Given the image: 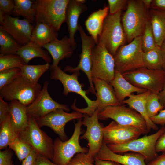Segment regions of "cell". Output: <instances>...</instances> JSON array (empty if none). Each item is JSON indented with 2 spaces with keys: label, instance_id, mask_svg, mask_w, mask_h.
Here are the masks:
<instances>
[{
  "label": "cell",
  "instance_id": "obj_1",
  "mask_svg": "<svg viewBox=\"0 0 165 165\" xmlns=\"http://www.w3.org/2000/svg\"><path fill=\"white\" fill-rule=\"evenodd\" d=\"M50 78L51 79L59 81L64 88L63 94L67 96L69 93L74 92L81 96L87 104V107L85 108H80L75 105L74 101L71 107L75 111L79 112L82 114L91 116L97 110L98 101L96 99L92 100L86 95L87 92L83 90V85L80 84L78 81L79 72L73 73L72 75L66 73L63 71L61 67L58 66L55 68H50Z\"/></svg>",
  "mask_w": 165,
  "mask_h": 165
},
{
  "label": "cell",
  "instance_id": "obj_2",
  "mask_svg": "<svg viewBox=\"0 0 165 165\" xmlns=\"http://www.w3.org/2000/svg\"><path fill=\"white\" fill-rule=\"evenodd\" d=\"M127 4L122 22L129 43L136 38L142 36L146 23L149 20V14L142 0H128Z\"/></svg>",
  "mask_w": 165,
  "mask_h": 165
},
{
  "label": "cell",
  "instance_id": "obj_3",
  "mask_svg": "<svg viewBox=\"0 0 165 165\" xmlns=\"http://www.w3.org/2000/svg\"><path fill=\"white\" fill-rule=\"evenodd\" d=\"M69 0L34 1L35 22L43 23L59 31L66 22V11Z\"/></svg>",
  "mask_w": 165,
  "mask_h": 165
},
{
  "label": "cell",
  "instance_id": "obj_4",
  "mask_svg": "<svg viewBox=\"0 0 165 165\" xmlns=\"http://www.w3.org/2000/svg\"><path fill=\"white\" fill-rule=\"evenodd\" d=\"M122 11L108 15L98 38L97 44L105 47L113 57L118 49L124 45L127 40L121 22Z\"/></svg>",
  "mask_w": 165,
  "mask_h": 165
},
{
  "label": "cell",
  "instance_id": "obj_5",
  "mask_svg": "<svg viewBox=\"0 0 165 165\" xmlns=\"http://www.w3.org/2000/svg\"><path fill=\"white\" fill-rule=\"evenodd\" d=\"M42 88L39 83H33L21 74L0 89V97L8 101L16 100L28 106L36 99Z\"/></svg>",
  "mask_w": 165,
  "mask_h": 165
},
{
  "label": "cell",
  "instance_id": "obj_6",
  "mask_svg": "<svg viewBox=\"0 0 165 165\" xmlns=\"http://www.w3.org/2000/svg\"><path fill=\"white\" fill-rule=\"evenodd\" d=\"M141 36L120 46L114 56L115 70L122 74L144 67Z\"/></svg>",
  "mask_w": 165,
  "mask_h": 165
},
{
  "label": "cell",
  "instance_id": "obj_7",
  "mask_svg": "<svg viewBox=\"0 0 165 165\" xmlns=\"http://www.w3.org/2000/svg\"><path fill=\"white\" fill-rule=\"evenodd\" d=\"M19 136L39 155L52 160L54 154L53 141L40 129L33 117L29 115L28 125Z\"/></svg>",
  "mask_w": 165,
  "mask_h": 165
},
{
  "label": "cell",
  "instance_id": "obj_8",
  "mask_svg": "<svg viewBox=\"0 0 165 165\" xmlns=\"http://www.w3.org/2000/svg\"><path fill=\"white\" fill-rule=\"evenodd\" d=\"M82 125V119L75 123L74 132L71 138L65 141L57 138L53 141L54 154L52 161L57 165H67L76 154L87 153L88 149L82 147L79 142Z\"/></svg>",
  "mask_w": 165,
  "mask_h": 165
},
{
  "label": "cell",
  "instance_id": "obj_9",
  "mask_svg": "<svg viewBox=\"0 0 165 165\" xmlns=\"http://www.w3.org/2000/svg\"><path fill=\"white\" fill-rule=\"evenodd\" d=\"M98 118L101 120L111 119L120 125L136 127L142 134H147L150 130L142 116L123 104L106 107L98 113Z\"/></svg>",
  "mask_w": 165,
  "mask_h": 165
},
{
  "label": "cell",
  "instance_id": "obj_10",
  "mask_svg": "<svg viewBox=\"0 0 165 165\" xmlns=\"http://www.w3.org/2000/svg\"><path fill=\"white\" fill-rule=\"evenodd\" d=\"M165 130V126H163L155 133L149 135L134 139L125 144L107 145L115 153L119 154L133 152L141 155L146 160H152L158 156L156 149V144Z\"/></svg>",
  "mask_w": 165,
  "mask_h": 165
},
{
  "label": "cell",
  "instance_id": "obj_11",
  "mask_svg": "<svg viewBox=\"0 0 165 165\" xmlns=\"http://www.w3.org/2000/svg\"><path fill=\"white\" fill-rule=\"evenodd\" d=\"M122 74L136 87L157 94L165 82V71L163 69L152 70L143 67Z\"/></svg>",
  "mask_w": 165,
  "mask_h": 165
},
{
  "label": "cell",
  "instance_id": "obj_12",
  "mask_svg": "<svg viewBox=\"0 0 165 165\" xmlns=\"http://www.w3.org/2000/svg\"><path fill=\"white\" fill-rule=\"evenodd\" d=\"M115 72L114 57L103 46L96 44L92 52L91 75L109 83Z\"/></svg>",
  "mask_w": 165,
  "mask_h": 165
},
{
  "label": "cell",
  "instance_id": "obj_13",
  "mask_svg": "<svg viewBox=\"0 0 165 165\" xmlns=\"http://www.w3.org/2000/svg\"><path fill=\"white\" fill-rule=\"evenodd\" d=\"M81 40L82 51L79 55L80 60L77 66L73 67L70 65L65 66L64 72L74 73L82 71L86 75L90 84L89 91L96 95V92L92 81L91 75L92 52L97 44L91 36L87 35L80 24H79L78 30Z\"/></svg>",
  "mask_w": 165,
  "mask_h": 165
},
{
  "label": "cell",
  "instance_id": "obj_14",
  "mask_svg": "<svg viewBox=\"0 0 165 165\" xmlns=\"http://www.w3.org/2000/svg\"><path fill=\"white\" fill-rule=\"evenodd\" d=\"M98 111L97 110L91 116L84 114L82 125L86 127V132L80 138L88 141L87 154L95 158L99 152L103 143V127L99 123Z\"/></svg>",
  "mask_w": 165,
  "mask_h": 165
},
{
  "label": "cell",
  "instance_id": "obj_15",
  "mask_svg": "<svg viewBox=\"0 0 165 165\" xmlns=\"http://www.w3.org/2000/svg\"><path fill=\"white\" fill-rule=\"evenodd\" d=\"M84 115V114L78 111L68 113L63 109H58L36 120L40 128L43 126L49 127L62 140L65 141L68 138L64 131L66 124L72 120L82 119Z\"/></svg>",
  "mask_w": 165,
  "mask_h": 165
},
{
  "label": "cell",
  "instance_id": "obj_16",
  "mask_svg": "<svg viewBox=\"0 0 165 165\" xmlns=\"http://www.w3.org/2000/svg\"><path fill=\"white\" fill-rule=\"evenodd\" d=\"M49 82L45 81L39 94L35 100L27 106L28 113L36 119L41 118L50 112L58 109L66 112L70 111L68 106L58 103L50 96L48 91Z\"/></svg>",
  "mask_w": 165,
  "mask_h": 165
},
{
  "label": "cell",
  "instance_id": "obj_17",
  "mask_svg": "<svg viewBox=\"0 0 165 165\" xmlns=\"http://www.w3.org/2000/svg\"><path fill=\"white\" fill-rule=\"evenodd\" d=\"M0 24V28L9 34L21 46L30 41L34 27L26 19H20L18 17L6 15Z\"/></svg>",
  "mask_w": 165,
  "mask_h": 165
},
{
  "label": "cell",
  "instance_id": "obj_18",
  "mask_svg": "<svg viewBox=\"0 0 165 165\" xmlns=\"http://www.w3.org/2000/svg\"><path fill=\"white\" fill-rule=\"evenodd\" d=\"M103 143L108 144H121L138 138L142 134L138 129L120 125L113 121L103 127Z\"/></svg>",
  "mask_w": 165,
  "mask_h": 165
},
{
  "label": "cell",
  "instance_id": "obj_19",
  "mask_svg": "<svg viewBox=\"0 0 165 165\" xmlns=\"http://www.w3.org/2000/svg\"><path fill=\"white\" fill-rule=\"evenodd\" d=\"M85 0H69L66 11V20L69 38L75 49L77 47L75 36L78 30V21L80 15L87 9Z\"/></svg>",
  "mask_w": 165,
  "mask_h": 165
},
{
  "label": "cell",
  "instance_id": "obj_20",
  "mask_svg": "<svg viewBox=\"0 0 165 165\" xmlns=\"http://www.w3.org/2000/svg\"><path fill=\"white\" fill-rule=\"evenodd\" d=\"M43 47L50 53L53 59V63L50 69L58 66L61 60L71 57L75 50L69 37L66 35L61 40L58 38L54 40Z\"/></svg>",
  "mask_w": 165,
  "mask_h": 165
},
{
  "label": "cell",
  "instance_id": "obj_21",
  "mask_svg": "<svg viewBox=\"0 0 165 165\" xmlns=\"http://www.w3.org/2000/svg\"><path fill=\"white\" fill-rule=\"evenodd\" d=\"M95 158L112 161L122 165H147L145 162V158L141 155L135 152L123 154L116 153L111 150L104 143Z\"/></svg>",
  "mask_w": 165,
  "mask_h": 165
},
{
  "label": "cell",
  "instance_id": "obj_22",
  "mask_svg": "<svg viewBox=\"0 0 165 165\" xmlns=\"http://www.w3.org/2000/svg\"><path fill=\"white\" fill-rule=\"evenodd\" d=\"M98 101L97 110L99 112L106 107L121 104L118 100L114 89L109 83L100 79L92 77Z\"/></svg>",
  "mask_w": 165,
  "mask_h": 165
},
{
  "label": "cell",
  "instance_id": "obj_23",
  "mask_svg": "<svg viewBox=\"0 0 165 165\" xmlns=\"http://www.w3.org/2000/svg\"><path fill=\"white\" fill-rule=\"evenodd\" d=\"M109 84L113 88L117 98L121 104L127 97H129L133 93L141 94L147 90L134 86L116 70L114 78Z\"/></svg>",
  "mask_w": 165,
  "mask_h": 165
},
{
  "label": "cell",
  "instance_id": "obj_24",
  "mask_svg": "<svg viewBox=\"0 0 165 165\" xmlns=\"http://www.w3.org/2000/svg\"><path fill=\"white\" fill-rule=\"evenodd\" d=\"M9 105L11 123L19 135L28 125L29 115L27 106L16 100L10 101Z\"/></svg>",
  "mask_w": 165,
  "mask_h": 165
},
{
  "label": "cell",
  "instance_id": "obj_25",
  "mask_svg": "<svg viewBox=\"0 0 165 165\" xmlns=\"http://www.w3.org/2000/svg\"><path fill=\"white\" fill-rule=\"evenodd\" d=\"M150 92L147 90L137 94H132L123 101L122 104H127L130 108L135 110L142 116L150 130H157L158 129L157 126L151 120L148 116L146 107V99Z\"/></svg>",
  "mask_w": 165,
  "mask_h": 165
},
{
  "label": "cell",
  "instance_id": "obj_26",
  "mask_svg": "<svg viewBox=\"0 0 165 165\" xmlns=\"http://www.w3.org/2000/svg\"><path fill=\"white\" fill-rule=\"evenodd\" d=\"M108 6H105L92 13L85 21L86 30L97 44L98 37L102 30L104 20L108 15Z\"/></svg>",
  "mask_w": 165,
  "mask_h": 165
},
{
  "label": "cell",
  "instance_id": "obj_27",
  "mask_svg": "<svg viewBox=\"0 0 165 165\" xmlns=\"http://www.w3.org/2000/svg\"><path fill=\"white\" fill-rule=\"evenodd\" d=\"M57 31L53 27L43 23H38L32 32L31 41L42 47L58 38Z\"/></svg>",
  "mask_w": 165,
  "mask_h": 165
},
{
  "label": "cell",
  "instance_id": "obj_28",
  "mask_svg": "<svg viewBox=\"0 0 165 165\" xmlns=\"http://www.w3.org/2000/svg\"><path fill=\"white\" fill-rule=\"evenodd\" d=\"M149 14L156 44L160 47L165 39V11L151 9Z\"/></svg>",
  "mask_w": 165,
  "mask_h": 165
},
{
  "label": "cell",
  "instance_id": "obj_29",
  "mask_svg": "<svg viewBox=\"0 0 165 165\" xmlns=\"http://www.w3.org/2000/svg\"><path fill=\"white\" fill-rule=\"evenodd\" d=\"M48 52L38 44L30 41L26 45L22 46L16 54L23 59L26 64H28L31 60L36 57L42 58L46 63L50 64L52 59Z\"/></svg>",
  "mask_w": 165,
  "mask_h": 165
},
{
  "label": "cell",
  "instance_id": "obj_30",
  "mask_svg": "<svg viewBox=\"0 0 165 165\" xmlns=\"http://www.w3.org/2000/svg\"><path fill=\"white\" fill-rule=\"evenodd\" d=\"M15 6L12 15L16 17L22 16L31 24L35 22V11L34 1L14 0Z\"/></svg>",
  "mask_w": 165,
  "mask_h": 165
},
{
  "label": "cell",
  "instance_id": "obj_31",
  "mask_svg": "<svg viewBox=\"0 0 165 165\" xmlns=\"http://www.w3.org/2000/svg\"><path fill=\"white\" fill-rule=\"evenodd\" d=\"M144 67L152 70H163V61L160 47L144 52L143 56Z\"/></svg>",
  "mask_w": 165,
  "mask_h": 165
},
{
  "label": "cell",
  "instance_id": "obj_32",
  "mask_svg": "<svg viewBox=\"0 0 165 165\" xmlns=\"http://www.w3.org/2000/svg\"><path fill=\"white\" fill-rule=\"evenodd\" d=\"M50 65L48 63L38 65L25 64L20 68L21 75L32 83H37L41 76L50 69Z\"/></svg>",
  "mask_w": 165,
  "mask_h": 165
},
{
  "label": "cell",
  "instance_id": "obj_33",
  "mask_svg": "<svg viewBox=\"0 0 165 165\" xmlns=\"http://www.w3.org/2000/svg\"><path fill=\"white\" fill-rule=\"evenodd\" d=\"M0 149H5L18 135L14 130L11 123L10 114L6 119L0 123Z\"/></svg>",
  "mask_w": 165,
  "mask_h": 165
},
{
  "label": "cell",
  "instance_id": "obj_34",
  "mask_svg": "<svg viewBox=\"0 0 165 165\" xmlns=\"http://www.w3.org/2000/svg\"><path fill=\"white\" fill-rule=\"evenodd\" d=\"M22 46L9 34L0 28V54H16Z\"/></svg>",
  "mask_w": 165,
  "mask_h": 165
},
{
  "label": "cell",
  "instance_id": "obj_35",
  "mask_svg": "<svg viewBox=\"0 0 165 165\" xmlns=\"http://www.w3.org/2000/svg\"><path fill=\"white\" fill-rule=\"evenodd\" d=\"M26 64L23 59L17 54H0V72L14 68H20Z\"/></svg>",
  "mask_w": 165,
  "mask_h": 165
},
{
  "label": "cell",
  "instance_id": "obj_36",
  "mask_svg": "<svg viewBox=\"0 0 165 165\" xmlns=\"http://www.w3.org/2000/svg\"><path fill=\"white\" fill-rule=\"evenodd\" d=\"M9 148L14 151L18 159L22 161L33 149L31 147L18 136L9 145Z\"/></svg>",
  "mask_w": 165,
  "mask_h": 165
},
{
  "label": "cell",
  "instance_id": "obj_37",
  "mask_svg": "<svg viewBox=\"0 0 165 165\" xmlns=\"http://www.w3.org/2000/svg\"><path fill=\"white\" fill-rule=\"evenodd\" d=\"M145 105L148 116L150 118L164 109L160 101L158 95L151 92L146 99Z\"/></svg>",
  "mask_w": 165,
  "mask_h": 165
},
{
  "label": "cell",
  "instance_id": "obj_38",
  "mask_svg": "<svg viewBox=\"0 0 165 165\" xmlns=\"http://www.w3.org/2000/svg\"><path fill=\"white\" fill-rule=\"evenodd\" d=\"M141 44L144 52L152 49L157 46L149 20L147 22L141 36Z\"/></svg>",
  "mask_w": 165,
  "mask_h": 165
},
{
  "label": "cell",
  "instance_id": "obj_39",
  "mask_svg": "<svg viewBox=\"0 0 165 165\" xmlns=\"http://www.w3.org/2000/svg\"><path fill=\"white\" fill-rule=\"evenodd\" d=\"M21 74L20 68L8 69L0 72V89Z\"/></svg>",
  "mask_w": 165,
  "mask_h": 165
},
{
  "label": "cell",
  "instance_id": "obj_40",
  "mask_svg": "<svg viewBox=\"0 0 165 165\" xmlns=\"http://www.w3.org/2000/svg\"><path fill=\"white\" fill-rule=\"evenodd\" d=\"M94 158L87 153H78L72 158L67 165H95Z\"/></svg>",
  "mask_w": 165,
  "mask_h": 165
},
{
  "label": "cell",
  "instance_id": "obj_41",
  "mask_svg": "<svg viewBox=\"0 0 165 165\" xmlns=\"http://www.w3.org/2000/svg\"><path fill=\"white\" fill-rule=\"evenodd\" d=\"M15 6L14 0H0V23L6 15L12 14Z\"/></svg>",
  "mask_w": 165,
  "mask_h": 165
},
{
  "label": "cell",
  "instance_id": "obj_42",
  "mask_svg": "<svg viewBox=\"0 0 165 165\" xmlns=\"http://www.w3.org/2000/svg\"><path fill=\"white\" fill-rule=\"evenodd\" d=\"M127 0H108L110 15L115 14L122 10L126 4Z\"/></svg>",
  "mask_w": 165,
  "mask_h": 165
},
{
  "label": "cell",
  "instance_id": "obj_43",
  "mask_svg": "<svg viewBox=\"0 0 165 165\" xmlns=\"http://www.w3.org/2000/svg\"><path fill=\"white\" fill-rule=\"evenodd\" d=\"M13 153L9 149L0 152V165H14L12 160Z\"/></svg>",
  "mask_w": 165,
  "mask_h": 165
},
{
  "label": "cell",
  "instance_id": "obj_44",
  "mask_svg": "<svg viewBox=\"0 0 165 165\" xmlns=\"http://www.w3.org/2000/svg\"><path fill=\"white\" fill-rule=\"evenodd\" d=\"M10 112L9 104L0 97V123L6 119L10 114Z\"/></svg>",
  "mask_w": 165,
  "mask_h": 165
},
{
  "label": "cell",
  "instance_id": "obj_45",
  "mask_svg": "<svg viewBox=\"0 0 165 165\" xmlns=\"http://www.w3.org/2000/svg\"><path fill=\"white\" fill-rule=\"evenodd\" d=\"M39 155L38 153L33 149L29 155L22 161L21 165H35Z\"/></svg>",
  "mask_w": 165,
  "mask_h": 165
},
{
  "label": "cell",
  "instance_id": "obj_46",
  "mask_svg": "<svg viewBox=\"0 0 165 165\" xmlns=\"http://www.w3.org/2000/svg\"><path fill=\"white\" fill-rule=\"evenodd\" d=\"M156 124L164 125L165 124V108L160 111L156 116L151 118Z\"/></svg>",
  "mask_w": 165,
  "mask_h": 165
},
{
  "label": "cell",
  "instance_id": "obj_47",
  "mask_svg": "<svg viewBox=\"0 0 165 165\" xmlns=\"http://www.w3.org/2000/svg\"><path fill=\"white\" fill-rule=\"evenodd\" d=\"M157 152L165 153V130L158 138L156 145Z\"/></svg>",
  "mask_w": 165,
  "mask_h": 165
},
{
  "label": "cell",
  "instance_id": "obj_48",
  "mask_svg": "<svg viewBox=\"0 0 165 165\" xmlns=\"http://www.w3.org/2000/svg\"><path fill=\"white\" fill-rule=\"evenodd\" d=\"M151 8L165 11V0H152Z\"/></svg>",
  "mask_w": 165,
  "mask_h": 165
},
{
  "label": "cell",
  "instance_id": "obj_49",
  "mask_svg": "<svg viewBox=\"0 0 165 165\" xmlns=\"http://www.w3.org/2000/svg\"><path fill=\"white\" fill-rule=\"evenodd\" d=\"M50 160L45 157L39 155L35 165H57Z\"/></svg>",
  "mask_w": 165,
  "mask_h": 165
},
{
  "label": "cell",
  "instance_id": "obj_50",
  "mask_svg": "<svg viewBox=\"0 0 165 165\" xmlns=\"http://www.w3.org/2000/svg\"><path fill=\"white\" fill-rule=\"evenodd\" d=\"M147 165H165V153L157 157Z\"/></svg>",
  "mask_w": 165,
  "mask_h": 165
},
{
  "label": "cell",
  "instance_id": "obj_51",
  "mask_svg": "<svg viewBox=\"0 0 165 165\" xmlns=\"http://www.w3.org/2000/svg\"><path fill=\"white\" fill-rule=\"evenodd\" d=\"M95 165H122L116 162L108 160H104L94 158Z\"/></svg>",
  "mask_w": 165,
  "mask_h": 165
},
{
  "label": "cell",
  "instance_id": "obj_52",
  "mask_svg": "<svg viewBox=\"0 0 165 165\" xmlns=\"http://www.w3.org/2000/svg\"><path fill=\"white\" fill-rule=\"evenodd\" d=\"M158 95L160 103L165 108V82L162 90Z\"/></svg>",
  "mask_w": 165,
  "mask_h": 165
},
{
  "label": "cell",
  "instance_id": "obj_53",
  "mask_svg": "<svg viewBox=\"0 0 165 165\" xmlns=\"http://www.w3.org/2000/svg\"><path fill=\"white\" fill-rule=\"evenodd\" d=\"M160 48L163 61L164 65L163 70L165 71V39L160 46Z\"/></svg>",
  "mask_w": 165,
  "mask_h": 165
},
{
  "label": "cell",
  "instance_id": "obj_54",
  "mask_svg": "<svg viewBox=\"0 0 165 165\" xmlns=\"http://www.w3.org/2000/svg\"><path fill=\"white\" fill-rule=\"evenodd\" d=\"M142 2L146 8L148 9L151 8L152 0H142Z\"/></svg>",
  "mask_w": 165,
  "mask_h": 165
}]
</instances>
